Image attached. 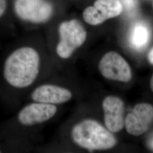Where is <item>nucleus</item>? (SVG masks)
Listing matches in <instances>:
<instances>
[{"label":"nucleus","mask_w":153,"mask_h":153,"mask_svg":"<svg viewBox=\"0 0 153 153\" xmlns=\"http://www.w3.org/2000/svg\"><path fill=\"white\" fill-rule=\"evenodd\" d=\"M40 65V56L36 49L28 46L20 47L6 59L4 76L13 88H25L31 86L37 79Z\"/></svg>","instance_id":"f257e3e1"},{"label":"nucleus","mask_w":153,"mask_h":153,"mask_svg":"<svg viewBox=\"0 0 153 153\" xmlns=\"http://www.w3.org/2000/svg\"><path fill=\"white\" fill-rule=\"evenodd\" d=\"M71 138L76 145L90 152L109 150L117 142L115 136L105 126L90 119L83 120L73 126Z\"/></svg>","instance_id":"f03ea898"},{"label":"nucleus","mask_w":153,"mask_h":153,"mask_svg":"<svg viewBox=\"0 0 153 153\" xmlns=\"http://www.w3.org/2000/svg\"><path fill=\"white\" fill-rule=\"evenodd\" d=\"M59 41L56 51L62 59H68L85 43L87 32L80 21L72 19L61 22L59 26Z\"/></svg>","instance_id":"7ed1b4c3"},{"label":"nucleus","mask_w":153,"mask_h":153,"mask_svg":"<svg viewBox=\"0 0 153 153\" xmlns=\"http://www.w3.org/2000/svg\"><path fill=\"white\" fill-rule=\"evenodd\" d=\"M14 9L21 19L33 23H44L53 16V6L48 0H15Z\"/></svg>","instance_id":"20e7f679"},{"label":"nucleus","mask_w":153,"mask_h":153,"mask_svg":"<svg viewBox=\"0 0 153 153\" xmlns=\"http://www.w3.org/2000/svg\"><path fill=\"white\" fill-rule=\"evenodd\" d=\"M98 69L102 76L109 80L128 82L131 79L130 66L120 54L114 51L106 53L102 57Z\"/></svg>","instance_id":"39448f33"},{"label":"nucleus","mask_w":153,"mask_h":153,"mask_svg":"<svg viewBox=\"0 0 153 153\" xmlns=\"http://www.w3.org/2000/svg\"><path fill=\"white\" fill-rule=\"evenodd\" d=\"M122 11L120 0H97L94 5L84 10L83 18L88 25L98 26L109 19L119 16Z\"/></svg>","instance_id":"423d86ee"},{"label":"nucleus","mask_w":153,"mask_h":153,"mask_svg":"<svg viewBox=\"0 0 153 153\" xmlns=\"http://www.w3.org/2000/svg\"><path fill=\"white\" fill-rule=\"evenodd\" d=\"M153 122V105L142 103L136 105L127 115L124 126L128 133L138 136L148 131Z\"/></svg>","instance_id":"0eeeda50"},{"label":"nucleus","mask_w":153,"mask_h":153,"mask_svg":"<svg viewBox=\"0 0 153 153\" xmlns=\"http://www.w3.org/2000/svg\"><path fill=\"white\" fill-rule=\"evenodd\" d=\"M57 111L56 105L34 102L21 109L18 120L22 126H35L49 120L55 116Z\"/></svg>","instance_id":"6e6552de"},{"label":"nucleus","mask_w":153,"mask_h":153,"mask_svg":"<svg viewBox=\"0 0 153 153\" xmlns=\"http://www.w3.org/2000/svg\"><path fill=\"white\" fill-rule=\"evenodd\" d=\"M102 108L107 129L112 133L121 131L125 124V107L123 100L115 96H107L103 100Z\"/></svg>","instance_id":"1a4fd4ad"},{"label":"nucleus","mask_w":153,"mask_h":153,"mask_svg":"<svg viewBox=\"0 0 153 153\" xmlns=\"http://www.w3.org/2000/svg\"><path fill=\"white\" fill-rule=\"evenodd\" d=\"M72 97V93L69 89L53 84L42 85L31 94L33 102L53 105L65 103L71 100Z\"/></svg>","instance_id":"9d476101"},{"label":"nucleus","mask_w":153,"mask_h":153,"mask_svg":"<svg viewBox=\"0 0 153 153\" xmlns=\"http://www.w3.org/2000/svg\"><path fill=\"white\" fill-rule=\"evenodd\" d=\"M150 36V30L147 25L143 22H137L131 28L130 42L135 48L141 49L148 44Z\"/></svg>","instance_id":"9b49d317"},{"label":"nucleus","mask_w":153,"mask_h":153,"mask_svg":"<svg viewBox=\"0 0 153 153\" xmlns=\"http://www.w3.org/2000/svg\"><path fill=\"white\" fill-rule=\"evenodd\" d=\"M120 1L123 5V10L125 9L129 15L136 13L138 6V0H120Z\"/></svg>","instance_id":"f8f14e48"},{"label":"nucleus","mask_w":153,"mask_h":153,"mask_svg":"<svg viewBox=\"0 0 153 153\" xmlns=\"http://www.w3.org/2000/svg\"><path fill=\"white\" fill-rule=\"evenodd\" d=\"M7 7V1L6 0H0V18L2 16Z\"/></svg>","instance_id":"ddd939ff"},{"label":"nucleus","mask_w":153,"mask_h":153,"mask_svg":"<svg viewBox=\"0 0 153 153\" xmlns=\"http://www.w3.org/2000/svg\"><path fill=\"white\" fill-rule=\"evenodd\" d=\"M148 59L149 62L153 65V47L150 49L148 55Z\"/></svg>","instance_id":"4468645a"},{"label":"nucleus","mask_w":153,"mask_h":153,"mask_svg":"<svg viewBox=\"0 0 153 153\" xmlns=\"http://www.w3.org/2000/svg\"><path fill=\"white\" fill-rule=\"evenodd\" d=\"M150 88L153 93V74L152 76L151 79H150Z\"/></svg>","instance_id":"2eb2a0df"},{"label":"nucleus","mask_w":153,"mask_h":153,"mask_svg":"<svg viewBox=\"0 0 153 153\" xmlns=\"http://www.w3.org/2000/svg\"><path fill=\"white\" fill-rule=\"evenodd\" d=\"M0 153H1V150H0Z\"/></svg>","instance_id":"dca6fc26"}]
</instances>
